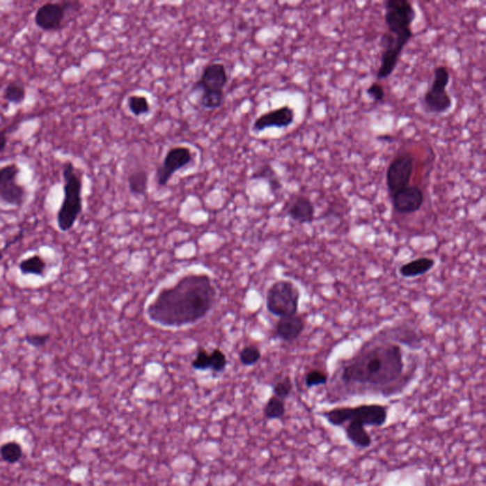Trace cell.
<instances>
[{"mask_svg":"<svg viewBox=\"0 0 486 486\" xmlns=\"http://www.w3.org/2000/svg\"><path fill=\"white\" fill-rule=\"evenodd\" d=\"M217 292L205 274H190L161 290L148 306L150 321L166 328H182L203 320L215 304Z\"/></svg>","mask_w":486,"mask_h":486,"instance_id":"obj_1","label":"cell"},{"mask_svg":"<svg viewBox=\"0 0 486 486\" xmlns=\"http://www.w3.org/2000/svg\"><path fill=\"white\" fill-rule=\"evenodd\" d=\"M403 352L393 342L364 347L344 366L341 380L346 384L388 386L403 375Z\"/></svg>","mask_w":486,"mask_h":486,"instance_id":"obj_2","label":"cell"},{"mask_svg":"<svg viewBox=\"0 0 486 486\" xmlns=\"http://www.w3.org/2000/svg\"><path fill=\"white\" fill-rule=\"evenodd\" d=\"M62 176L64 198L57 212L56 221L60 231L68 232L75 227L83 211V181L82 175L70 161L62 164Z\"/></svg>","mask_w":486,"mask_h":486,"instance_id":"obj_3","label":"cell"},{"mask_svg":"<svg viewBox=\"0 0 486 486\" xmlns=\"http://www.w3.org/2000/svg\"><path fill=\"white\" fill-rule=\"evenodd\" d=\"M320 415L333 427H344L350 420L354 419L362 422L365 427L381 428L388 420V409L379 404L360 405L336 407Z\"/></svg>","mask_w":486,"mask_h":486,"instance_id":"obj_4","label":"cell"},{"mask_svg":"<svg viewBox=\"0 0 486 486\" xmlns=\"http://www.w3.org/2000/svg\"><path fill=\"white\" fill-rule=\"evenodd\" d=\"M300 292L295 283L279 281L272 284L266 292V308L276 318L297 315L299 312Z\"/></svg>","mask_w":486,"mask_h":486,"instance_id":"obj_5","label":"cell"},{"mask_svg":"<svg viewBox=\"0 0 486 486\" xmlns=\"http://www.w3.org/2000/svg\"><path fill=\"white\" fill-rule=\"evenodd\" d=\"M449 81L450 72L448 68L436 67L432 83L422 99L425 111L433 114H443L450 111L453 106V100L450 94L446 91Z\"/></svg>","mask_w":486,"mask_h":486,"instance_id":"obj_6","label":"cell"},{"mask_svg":"<svg viewBox=\"0 0 486 486\" xmlns=\"http://www.w3.org/2000/svg\"><path fill=\"white\" fill-rule=\"evenodd\" d=\"M81 10L78 1L47 2L36 10L35 23L45 31H58L64 27L68 14H75Z\"/></svg>","mask_w":486,"mask_h":486,"instance_id":"obj_7","label":"cell"},{"mask_svg":"<svg viewBox=\"0 0 486 486\" xmlns=\"http://www.w3.org/2000/svg\"><path fill=\"white\" fill-rule=\"evenodd\" d=\"M21 168L17 164L0 167V203L20 207L28 197L27 188L18 182Z\"/></svg>","mask_w":486,"mask_h":486,"instance_id":"obj_8","label":"cell"},{"mask_svg":"<svg viewBox=\"0 0 486 486\" xmlns=\"http://www.w3.org/2000/svg\"><path fill=\"white\" fill-rule=\"evenodd\" d=\"M410 40L411 39L393 35L388 31L383 33L380 40L382 54H381L380 66H379L377 73H376L377 79H386L393 75L405 47L409 44Z\"/></svg>","mask_w":486,"mask_h":486,"instance_id":"obj_9","label":"cell"},{"mask_svg":"<svg viewBox=\"0 0 486 486\" xmlns=\"http://www.w3.org/2000/svg\"><path fill=\"white\" fill-rule=\"evenodd\" d=\"M193 151L185 146H177L167 151L163 162L157 168L155 180L157 185L166 187L178 171H182L191 164Z\"/></svg>","mask_w":486,"mask_h":486,"instance_id":"obj_10","label":"cell"},{"mask_svg":"<svg viewBox=\"0 0 486 486\" xmlns=\"http://www.w3.org/2000/svg\"><path fill=\"white\" fill-rule=\"evenodd\" d=\"M385 22L389 31H412L416 10L407 0H389L385 3Z\"/></svg>","mask_w":486,"mask_h":486,"instance_id":"obj_11","label":"cell"},{"mask_svg":"<svg viewBox=\"0 0 486 486\" xmlns=\"http://www.w3.org/2000/svg\"><path fill=\"white\" fill-rule=\"evenodd\" d=\"M414 158L409 153L399 154L389 164L386 169V180L391 195L409 187L414 175Z\"/></svg>","mask_w":486,"mask_h":486,"instance_id":"obj_12","label":"cell"},{"mask_svg":"<svg viewBox=\"0 0 486 486\" xmlns=\"http://www.w3.org/2000/svg\"><path fill=\"white\" fill-rule=\"evenodd\" d=\"M226 67L221 62L208 63L202 75L193 86L192 91L201 93H221L228 83Z\"/></svg>","mask_w":486,"mask_h":486,"instance_id":"obj_13","label":"cell"},{"mask_svg":"<svg viewBox=\"0 0 486 486\" xmlns=\"http://www.w3.org/2000/svg\"><path fill=\"white\" fill-rule=\"evenodd\" d=\"M295 118V111L291 107H281L258 116L253 123L252 130L260 133L269 129H286L294 124Z\"/></svg>","mask_w":486,"mask_h":486,"instance_id":"obj_14","label":"cell"},{"mask_svg":"<svg viewBox=\"0 0 486 486\" xmlns=\"http://www.w3.org/2000/svg\"><path fill=\"white\" fill-rule=\"evenodd\" d=\"M391 196L394 210L402 215L417 212L424 205V192L416 185H409Z\"/></svg>","mask_w":486,"mask_h":486,"instance_id":"obj_15","label":"cell"},{"mask_svg":"<svg viewBox=\"0 0 486 486\" xmlns=\"http://www.w3.org/2000/svg\"><path fill=\"white\" fill-rule=\"evenodd\" d=\"M305 329V321L302 315H294L279 318L276 326V336L281 340L292 343L301 336Z\"/></svg>","mask_w":486,"mask_h":486,"instance_id":"obj_16","label":"cell"},{"mask_svg":"<svg viewBox=\"0 0 486 486\" xmlns=\"http://www.w3.org/2000/svg\"><path fill=\"white\" fill-rule=\"evenodd\" d=\"M287 215L297 223L311 224L315 219V205L306 196H297L287 209Z\"/></svg>","mask_w":486,"mask_h":486,"instance_id":"obj_17","label":"cell"},{"mask_svg":"<svg viewBox=\"0 0 486 486\" xmlns=\"http://www.w3.org/2000/svg\"><path fill=\"white\" fill-rule=\"evenodd\" d=\"M345 434L347 441L354 448H368L372 446L373 440L366 427L360 421L352 419L344 425Z\"/></svg>","mask_w":486,"mask_h":486,"instance_id":"obj_18","label":"cell"},{"mask_svg":"<svg viewBox=\"0 0 486 486\" xmlns=\"http://www.w3.org/2000/svg\"><path fill=\"white\" fill-rule=\"evenodd\" d=\"M434 266L435 260L431 258L423 257L403 264L399 268V273L403 278H416V276H424Z\"/></svg>","mask_w":486,"mask_h":486,"instance_id":"obj_19","label":"cell"},{"mask_svg":"<svg viewBox=\"0 0 486 486\" xmlns=\"http://www.w3.org/2000/svg\"><path fill=\"white\" fill-rule=\"evenodd\" d=\"M18 269L23 276H36L44 278L47 271V262L40 255L35 253L21 260Z\"/></svg>","mask_w":486,"mask_h":486,"instance_id":"obj_20","label":"cell"},{"mask_svg":"<svg viewBox=\"0 0 486 486\" xmlns=\"http://www.w3.org/2000/svg\"><path fill=\"white\" fill-rule=\"evenodd\" d=\"M127 185H129L130 194L135 197L146 196L148 188V172L142 168L130 172L127 177Z\"/></svg>","mask_w":486,"mask_h":486,"instance_id":"obj_21","label":"cell"},{"mask_svg":"<svg viewBox=\"0 0 486 486\" xmlns=\"http://www.w3.org/2000/svg\"><path fill=\"white\" fill-rule=\"evenodd\" d=\"M252 179L264 180V181L267 182L270 185L272 192H278L282 188L281 180L270 164H264V166L258 167L257 171L252 174Z\"/></svg>","mask_w":486,"mask_h":486,"instance_id":"obj_22","label":"cell"},{"mask_svg":"<svg viewBox=\"0 0 486 486\" xmlns=\"http://www.w3.org/2000/svg\"><path fill=\"white\" fill-rule=\"evenodd\" d=\"M27 91L24 84L18 81H12L6 86L3 93V99L10 104H21L24 103Z\"/></svg>","mask_w":486,"mask_h":486,"instance_id":"obj_23","label":"cell"},{"mask_svg":"<svg viewBox=\"0 0 486 486\" xmlns=\"http://www.w3.org/2000/svg\"><path fill=\"white\" fill-rule=\"evenodd\" d=\"M127 108L130 113L135 117L145 116L150 113L151 104L150 100L146 96L140 94H132L127 98Z\"/></svg>","mask_w":486,"mask_h":486,"instance_id":"obj_24","label":"cell"},{"mask_svg":"<svg viewBox=\"0 0 486 486\" xmlns=\"http://www.w3.org/2000/svg\"><path fill=\"white\" fill-rule=\"evenodd\" d=\"M285 414H286V407H285L284 400L274 395L270 397L264 407V416L269 420H276L281 419Z\"/></svg>","mask_w":486,"mask_h":486,"instance_id":"obj_25","label":"cell"},{"mask_svg":"<svg viewBox=\"0 0 486 486\" xmlns=\"http://www.w3.org/2000/svg\"><path fill=\"white\" fill-rule=\"evenodd\" d=\"M0 456L8 464H15L22 458V448L17 441H9L0 448Z\"/></svg>","mask_w":486,"mask_h":486,"instance_id":"obj_26","label":"cell"},{"mask_svg":"<svg viewBox=\"0 0 486 486\" xmlns=\"http://www.w3.org/2000/svg\"><path fill=\"white\" fill-rule=\"evenodd\" d=\"M224 91L221 93H202L201 94L200 103L203 109L207 111H215L217 109L221 108L224 102Z\"/></svg>","mask_w":486,"mask_h":486,"instance_id":"obj_27","label":"cell"},{"mask_svg":"<svg viewBox=\"0 0 486 486\" xmlns=\"http://www.w3.org/2000/svg\"><path fill=\"white\" fill-rule=\"evenodd\" d=\"M240 361L242 365L247 366V367H251L257 364L260 361L261 358V352L258 347L246 346L243 347L242 351L240 352Z\"/></svg>","mask_w":486,"mask_h":486,"instance_id":"obj_28","label":"cell"},{"mask_svg":"<svg viewBox=\"0 0 486 486\" xmlns=\"http://www.w3.org/2000/svg\"><path fill=\"white\" fill-rule=\"evenodd\" d=\"M292 389H294V385H292L291 377L285 376V377L279 380L278 382L274 383L273 393L274 396L285 401L291 395Z\"/></svg>","mask_w":486,"mask_h":486,"instance_id":"obj_29","label":"cell"},{"mask_svg":"<svg viewBox=\"0 0 486 486\" xmlns=\"http://www.w3.org/2000/svg\"><path fill=\"white\" fill-rule=\"evenodd\" d=\"M227 357L221 349L217 347L210 352V370L214 373H221L227 367Z\"/></svg>","mask_w":486,"mask_h":486,"instance_id":"obj_30","label":"cell"},{"mask_svg":"<svg viewBox=\"0 0 486 486\" xmlns=\"http://www.w3.org/2000/svg\"><path fill=\"white\" fill-rule=\"evenodd\" d=\"M328 379L325 373L320 370H312L305 375V386L309 389L325 386L328 383Z\"/></svg>","mask_w":486,"mask_h":486,"instance_id":"obj_31","label":"cell"},{"mask_svg":"<svg viewBox=\"0 0 486 486\" xmlns=\"http://www.w3.org/2000/svg\"><path fill=\"white\" fill-rule=\"evenodd\" d=\"M192 368L198 372H205L210 370V352L203 347L198 350L196 357L192 361Z\"/></svg>","mask_w":486,"mask_h":486,"instance_id":"obj_32","label":"cell"},{"mask_svg":"<svg viewBox=\"0 0 486 486\" xmlns=\"http://www.w3.org/2000/svg\"><path fill=\"white\" fill-rule=\"evenodd\" d=\"M51 339L49 334H27L24 337L26 343L33 347H43Z\"/></svg>","mask_w":486,"mask_h":486,"instance_id":"obj_33","label":"cell"},{"mask_svg":"<svg viewBox=\"0 0 486 486\" xmlns=\"http://www.w3.org/2000/svg\"><path fill=\"white\" fill-rule=\"evenodd\" d=\"M368 97L375 102H382L386 97L385 90L381 84L373 83L366 91Z\"/></svg>","mask_w":486,"mask_h":486,"instance_id":"obj_34","label":"cell"},{"mask_svg":"<svg viewBox=\"0 0 486 486\" xmlns=\"http://www.w3.org/2000/svg\"><path fill=\"white\" fill-rule=\"evenodd\" d=\"M8 143V137L6 132L4 130H0V153L3 152L6 150Z\"/></svg>","mask_w":486,"mask_h":486,"instance_id":"obj_35","label":"cell"},{"mask_svg":"<svg viewBox=\"0 0 486 486\" xmlns=\"http://www.w3.org/2000/svg\"><path fill=\"white\" fill-rule=\"evenodd\" d=\"M308 486H327L325 483L320 482V480H315V482H312L310 483L309 485Z\"/></svg>","mask_w":486,"mask_h":486,"instance_id":"obj_36","label":"cell"}]
</instances>
